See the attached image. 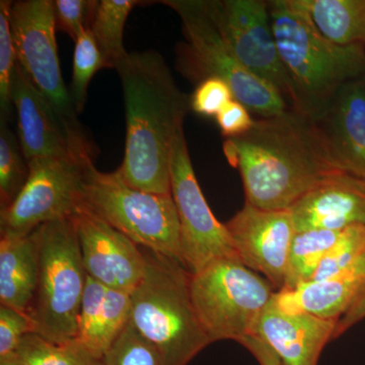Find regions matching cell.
<instances>
[{"instance_id":"6da1fadb","label":"cell","mask_w":365,"mask_h":365,"mask_svg":"<svg viewBox=\"0 0 365 365\" xmlns=\"http://www.w3.org/2000/svg\"><path fill=\"white\" fill-rule=\"evenodd\" d=\"M223 153L241 174L246 203L265 210H290L342 172L314 120L292 108L277 116L258 118L244 135L225 139Z\"/></svg>"},{"instance_id":"7a4b0ae2","label":"cell","mask_w":365,"mask_h":365,"mask_svg":"<svg viewBox=\"0 0 365 365\" xmlns=\"http://www.w3.org/2000/svg\"><path fill=\"white\" fill-rule=\"evenodd\" d=\"M116 71L126 116L124 158L116 173L133 188L170 195L173 144L184 128L190 97L153 50L129 53Z\"/></svg>"},{"instance_id":"3957f363","label":"cell","mask_w":365,"mask_h":365,"mask_svg":"<svg viewBox=\"0 0 365 365\" xmlns=\"http://www.w3.org/2000/svg\"><path fill=\"white\" fill-rule=\"evenodd\" d=\"M271 23L290 88V108L317 119L348 81L365 76V47L325 37L302 0H270Z\"/></svg>"},{"instance_id":"277c9868","label":"cell","mask_w":365,"mask_h":365,"mask_svg":"<svg viewBox=\"0 0 365 365\" xmlns=\"http://www.w3.org/2000/svg\"><path fill=\"white\" fill-rule=\"evenodd\" d=\"M143 250L145 272L130 294V323L163 365H188L212 344L192 302L191 273L181 262Z\"/></svg>"},{"instance_id":"5b68a950","label":"cell","mask_w":365,"mask_h":365,"mask_svg":"<svg viewBox=\"0 0 365 365\" xmlns=\"http://www.w3.org/2000/svg\"><path fill=\"white\" fill-rule=\"evenodd\" d=\"M163 4L181 19L185 42L178 51V68L187 78H215L227 83L235 98L259 118L277 116L289 109L275 88L255 76L237 60L209 16L204 0H167Z\"/></svg>"},{"instance_id":"8992f818","label":"cell","mask_w":365,"mask_h":365,"mask_svg":"<svg viewBox=\"0 0 365 365\" xmlns=\"http://www.w3.org/2000/svg\"><path fill=\"white\" fill-rule=\"evenodd\" d=\"M86 280L71 220L41 225L37 287L26 313L34 333L56 344L76 340Z\"/></svg>"},{"instance_id":"52a82bcc","label":"cell","mask_w":365,"mask_h":365,"mask_svg":"<svg viewBox=\"0 0 365 365\" xmlns=\"http://www.w3.org/2000/svg\"><path fill=\"white\" fill-rule=\"evenodd\" d=\"M83 202L141 248L182 263L179 217L172 194L133 188L116 172H101L91 163L83 176Z\"/></svg>"},{"instance_id":"ba28073f","label":"cell","mask_w":365,"mask_h":365,"mask_svg":"<svg viewBox=\"0 0 365 365\" xmlns=\"http://www.w3.org/2000/svg\"><path fill=\"white\" fill-rule=\"evenodd\" d=\"M9 21L19 66L51 106L79 153L95 160L97 148L79 122L62 76L55 37L54 1L11 2Z\"/></svg>"},{"instance_id":"9c48e42d","label":"cell","mask_w":365,"mask_h":365,"mask_svg":"<svg viewBox=\"0 0 365 365\" xmlns=\"http://www.w3.org/2000/svg\"><path fill=\"white\" fill-rule=\"evenodd\" d=\"M192 302L204 331L215 343L242 341L255 328L275 290L237 259H217L191 274Z\"/></svg>"},{"instance_id":"30bf717a","label":"cell","mask_w":365,"mask_h":365,"mask_svg":"<svg viewBox=\"0 0 365 365\" xmlns=\"http://www.w3.org/2000/svg\"><path fill=\"white\" fill-rule=\"evenodd\" d=\"M29 179L9 207L0 210L1 237H24L41 225L69 220L83 205V184L88 163L76 158L29 160Z\"/></svg>"},{"instance_id":"8fae6325","label":"cell","mask_w":365,"mask_h":365,"mask_svg":"<svg viewBox=\"0 0 365 365\" xmlns=\"http://www.w3.org/2000/svg\"><path fill=\"white\" fill-rule=\"evenodd\" d=\"M170 158V187L179 217L182 265L194 274L217 259L240 260L225 223L213 215L197 181L184 128L178 132Z\"/></svg>"},{"instance_id":"7c38bea8","label":"cell","mask_w":365,"mask_h":365,"mask_svg":"<svg viewBox=\"0 0 365 365\" xmlns=\"http://www.w3.org/2000/svg\"><path fill=\"white\" fill-rule=\"evenodd\" d=\"M209 16L237 60L275 88L290 107V88L271 23L269 1L204 0Z\"/></svg>"},{"instance_id":"4fadbf2b","label":"cell","mask_w":365,"mask_h":365,"mask_svg":"<svg viewBox=\"0 0 365 365\" xmlns=\"http://www.w3.org/2000/svg\"><path fill=\"white\" fill-rule=\"evenodd\" d=\"M240 261L265 276L275 292L284 287L297 227L290 210H265L249 203L225 223Z\"/></svg>"},{"instance_id":"5bb4252c","label":"cell","mask_w":365,"mask_h":365,"mask_svg":"<svg viewBox=\"0 0 365 365\" xmlns=\"http://www.w3.org/2000/svg\"><path fill=\"white\" fill-rule=\"evenodd\" d=\"M69 220L76 228L88 276L106 287L131 294L145 272L143 248L85 204Z\"/></svg>"},{"instance_id":"9a60e30c","label":"cell","mask_w":365,"mask_h":365,"mask_svg":"<svg viewBox=\"0 0 365 365\" xmlns=\"http://www.w3.org/2000/svg\"><path fill=\"white\" fill-rule=\"evenodd\" d=\"M13 103L18 115L21 150L28 162L38 158L93 162L79 153L61 120L19 64L14 74Z\"/></svg>"},{"instance_id":"2e32d148","label":"cell","mask_w":365,"mask_h":365,"mask_svg":"<svg viewBox=\"0 0 365 365\" xmlns=\"http://www.w3.org/2000/svg\"><path fill=\"white\" fill-rule=\"evenodd\" d=\"M338 321L300 312H288L274 295L255 328L253 336L275 352L282 365H318Z\"/></svg>"},{"instance_id":"e0dca14e","label":"cell","mask_w":365,"mask_h":365,"mask_svg":"<svg viewBox=\"0 0 365 365\" xmlns=\"http://www.w3.org/2000/svg\"><path fill=\"white\" fill-rule=\"evenodd\" d=\"M314 123L336 167L365 178V76L340 88Z\"/></svg>"},{"instance_id":"ac0fdd59","label":"cell","mask_w":365,"mask_h":365,"mask_svg":"<svg viewBox=\"0 0 365 365\" xmlns=\"http://www.w3.org/2000/svg\"><path fill=\"white\" fill-rule=\"evenodd\" d=\"M297 232L365 225V178L338 172L290 209Z\"/></svg>"},{"instance_id":"d6986e66","label":"cell","mask_w":365,"mask_h":365,"mask_svg":"<svg viewBox=\"0 0 365 365\" xmlns=\"http://www.w3.org/2000/svg\"><path fill=\"white\" fill-rule=\"evenodd\" d=\"M364 292L365 258L330 279L311 281L288 292H275L274 299L288 312L339 321Z\"/></svg>"},{"instance_id":"ffe728a7","label":"cell","mask_w":365,"mask_h":365,"mask_svg":"<svg viewBox=\"0 0 365 365\" xmlns=\"http://www.w3.org/2000/svg\"><path fill=\"white\" fill-rule=\"evenodd\" d=\"M40 227L0 239V302L26 314L39 273Z\"/></svg>"},{"instance_id":"44dd1931","label":"cell","mask_w":365,"mask_h":365,"mask_svg":"<svg viewBox=\"0 0 365 365\" xmlns=\"http://www.w3.org/2000/svg\"><path fill=\"white\" fill-rule=\"evenodd\" d=\"M312 20L329 40L365 47V0H302Z\"/></svg>"},{"instance_id":"7402d4cb","label":"cell","mask_w":365,"mask_h":365,"mask_svg":"<svg viewBox=\"0 0 365 365\" xmlns=\"http://www.w3.org/2000/svg\"><path fill=\"white\" fill-rule=\"evenodd\" d=\"M140 4L136 0H101L98 1L90 28L108 68L115 69L129 53L124 47V30L132 9Z\"/></svg>"},{"instance_id":"603a6c76","label":"cell","mask_w":365,"mask_h":365,"mask_svg":"<svg viewBox=\"0 0 365 365\" xmlns=\"http://www.w3.org/2000/svg\"><path fill=\"white\" fill-rule=\"evenodd\" d=\"M341 230H307L297 232L290 248L284 287L280 292L294 289L313 280L319 264L337 241Z\"/></svg>"},{"instance_id":"cb8c5ba5","label":"cell","mask_w":365,"mask_h":365,"mask_svg":"<svg viewBox=\"0 0 365 365\" xmlns=\"http://www.w3.org/2000/svg\"><path fill=\"white\" fill-rule=\"evenodd\" d=\"M9 360L21 365H104L103 360L93 357L76 340L56 344L36 333L26 335Z\"/></svg>"},{"instance_id":"d4e9b609","label":"cell","mask_w":365,"mask_h":365,"mask_svg":"<svg viewBox=\"0 0 365 365\" xmlns=\"http://www.w3.org/2000/svg\"><path fill=\"white\" fill-rule=\"evenodd\" d=\"M29 174V163L20 141L9 128V122L0 120V210L9 207L18 198Z\"/></svg>"},{"instance_id":"484cf974","label":"cell","mask_w":365,"mask_h":365,"mask_svg":"<svg viewBox=\"0 0 365 365\" xmlns=\"http://www.w3.org/2000/svg\"><path fill=\"white\" fill-rule=\"evenodd\" d=\"M108 68L100 48L93 39L90 30L79 36L76 42L73 54V71L71 86L72 103L76 112L85 109L88 101V88L91 79L101 69Z\"/></svg>"},{"instance_id":"4316f807","label":"cell","mask_w":365,"mask_h":365,"mask_svg":"<svg viewBox=\"0 0 365 365\" xmlns=\"http://www.w3.org/2000/svg\"><path fill=\"white\" fill-rule=\"evenodd\" d=\"M365 258V225H351L341 230L337 241L319 264L313 280L330 279L350 270Z\"/></svg>"},{"instance_id":"83f0119b","label":"cell","mask_w":365,"mask_h":365,"mask_svg":"<svg viewBox=\"0 0 365 365\" xmlns=\"http://www.w3.org/2000/svg\"><path fill=\"white\" fill-rule=\"evenodd\" d=\"M11 1H0V120L9 122L13 115V88L18 59L11 35Z\"/></svg>"},{"instance_id":"f1b7e54d","label":"cell","mask_w":365,"mask_h":365,"mask_svg":"<svg viewBox=\"0 0 365 365\" xmlns=\"http://www.w3.org/2000/svg\"><path fill=\"white\" fill-rule=\"evenodd\" d=\"M104 365H163L155 347L129 322L103 359Z\"/></svg>"},{"instance_id":"f546056e","label":"cell","mask_w":365,"mask_h":365,"mask_svg":"<svg viewBox=\"0 0 365 365\" xmlns=\"http://www.w3.org/2000/svg\"><path fill=\"white\" fill-rule=\"evenodd\" d=\"M97 4L91 0H55L56 28L76 42L79 36L90 28Z\"/></svg>"},{"instance_id":"4dcf8cb0","label":"cell","mask_w":365,"mask_h":365,"mask_svg":"<svg viewBox=\"0 0 365 365\" xmlns=\"http://www.w3.org/2000/svg\"><path fill=\"white\" fill-rule=\"evenodd\" d=\"M234 98L232 88L222 79H204L190 97V110L201 116L216 117L222 108Z\"/></svg>"},{"instance_id":"1f68e13d","label":"cell","mask_w":365,"mask_h":365,"mask_svg":"<svg viewBox=\"0 0 365 365\" xmlns=\"http://www.w3.org/2000/svg\"><path fill=\"white\" fill-rule=\"evenodd\" d=\"M34 333L26 314L6 306H0V361L14 356L19 345L28 334Z\"/></svg>"},{"instance_id":"d6a6232c","label":"cell","mask_w":365,"mask_h":365,"mask_svg":"<svg viewBox=\"0 0 365 365\" xmlns=\"http://www.w3.org/2000/svg\"><path fill=\"white\" fill-rule=\"evenodd\" d=\"M215 118L222 135L227 139L244 135L251 130L255 122L248 108L235 98L227 103Z\"/></svg>"},{"instance_id":"836d02e7","label":"cell","mask_w":365,"mask_h":365,"mask_svg":"<svg viewBox=\"0 0 365 365\" xmlns=\"http://www.w3.org/2000/svg\"><path fill=\"white\" fill-rule=\"evenodd\" d=\"M240 344L248 349L260 365H282L275 352L256 336H251Z\"/></svg>"},{"instance_id":"e575fe53","label":"cell","mask_w":365,"mask_h":365,"mask_svg":"<svg viewBox=\"0 0 365 365\" xmlns=\"http://www.w3.org/2000/svg\"><path fill=\"white\" fill-rule=\"evenodd\" d=\"M365 319V292L364 295L354 304L351 309L347 312L338 321L337 327H336L335 333H334V339H337L346 331L349 330L352 326L356 325L360 321Z\"/></svg>"},{"instance_id":"d590c367","label":"cell","mask_w":365,"mask_h":365,"mask_svg":"<svg viewBox=\"0 0 365 365\" xmlns=\"http://www.w3.org/2000/svg\"><path fill=\"white\" fill-rule=\"evenodd\" d=\"M0 365H21L18 362L14 361V360H4L0 361Z\"/></svg>"}]
</instances>
